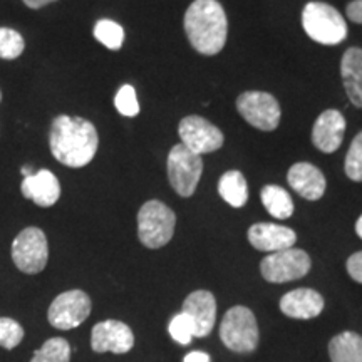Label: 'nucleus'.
Segmentation results:
<instances>
[{
  "instance_id": "obj_13",
  "label": "nucleus",
  "mask_w": 362,
  "mask_h": 362,
  "mask_svg": "<svg viewBox=\"0 0 362 362\" xmlns=\"http://www.w3.org/2000/svg\"><path fill=\"white\" fill-rule=\"evenodd\" d=\"M181 312L192 320L194 337H206L214 329L216 319V300L214 293L208 291L189 293L187 300L183 302V310Z\"/></svg>"
},
{
  "instance_id": "obj_11",
  "label": "nucleus",
  "mask_w": 362,
  "mask_h": 362,
  "mask_svg": "<svg viewBox=\"0 0 362 362\" xmlns=\"http://www.w3.org/2000/svg\"><path fill=\"white\" fill-rule=\"evenodd\" d=\"M181 144L192 149L197 155H208L223 146V133L206 121L205 117L192 115L181 119L178 126Z\"/></svg>"
},
{
  "instance_id": "obj_1",
  "label": "nucleus",
  "mask_w": 362,
  "mask_h": 362,
  "mask_svg": "<svg viewBox=\"0 0 362 362\" xmlns=\"http://www.w3.org/2000/svg\"><path fill=\"white\" fill-rule=\"evenodd\" d=\"M98 146V129L90 121L67 115L57 116L52 121L49 148L61 165L69 168H83L94 160Z\"/></svg>"
},
{
  "instance_id": "obj_22",
  "label": "nucleus",
  "mask_w": 362,
  "mask_h": 362,
  "mask_svg": "<svg viewBox=\"0 0 362 362\" xmlns=\"http://www.w3.org/2000/svg\"><path fill=\"white\" fill-rule=\"evenodd\" d=\"M260 197L267 211H269L274 218H291L293 214V202L291 194L285 192L282 187H277V185H267V187L262 189Z\"/></svg>"
},
{
  "instance_id": "obj_30",
  "label": "nucleus",
  "mask_w": 362,
  "mask_h": 362,
  "mask_svg": "<svg viewBox=\"0 0 362 362\" xmlns=\"http://www.w3.org/2000/svg\"><path fill=\"white\" fill-rule=\"evenodd\" d=\"M347 272H349L352 280L362 284V252H357L349 257V260H347Z\"/></svg>"
},
{
  "instance_id": "obj_29",
  "label": "nucleus",
  "mask_w": 362,
  "mask_h": 362,
  "mask_svg": "<svg viewBox=\"0 0 362 362\" xmlns=\"http://www.w3.org/2000/svg\"><path fill=\"white\" fill-rule=\"evenodd\" d=\"M170 334L173 341L183 344V346L192 342V339L194 337V327L189 317L185 315L183 312L175 315L170 322Z\"/></svg>"
},
{
  "instance_id": "obj_25",
  "label": "nucleus",
  "mask_w": 362,
  "mask_h": 362,
  "mask_svg": "<svg viewBox=\"0 0 362 362\" xmlns=\"http://www.w3.org/2000/svg\"><path fill=\"white\" fill-rule=\"evenodd\" d=\"M24 49L25 40L21 33L8 29V27H0V59L13 61L22 56Z\"/></svg>"
},
{
  "instance_id": "obj_26",
  "label": "nucleus",
  "mask_w": 362,
  "mask_h": 362,
  "mask_svg": "<svg viewBox=\"0 0 362 362\" xmlns=\"http://www.w3.org/2000/svg\"><path fill=\"white\" fill-rule=\"evenodd\" d=\"M24 339V327L17 320L0 317V347L12 351Z\"/></svg>"
},
{
  "instance_id": "obj_20",
  "label": "nucleus",
  "mask_w": 362,
  "mask_h": 362,
  "mask_svg": "<svg viewBox=\"0 0 362 362\" xmlns=\"http://www.w3.org/2000/svg\"><path fill=\"white\" fill-rule=\"evenodd\" d=\"M218 193L230 206H245L248 202V185L245 176L237 170L226 171L218 181Z\"/></svg>"
},
{
  "instance_id": "obj_17",
  "label": "nucleus",
  "mask_w": 362,
  "mask_h": 362,
  "mask_svg": "<svg viewBox=\"0 0 362 362\" xmlns=\"http://www.w3.org/2000/svg\"><path fill=\"white\" fill-rule=\"evenodd\" d=\"M288 185L305 200L315 202L322 198L327 181L317 166L310 163H296L287 175Z\"/></svg>"
},
{
  "instance_id": "obj_9",
  "label": "nucleus",
  "mask_w": 362,
  "mask_h": 362,
  "mask_svg": "<svg viewBox=\"0 0 362 362\" xmlns=\"http://www.w3.org/2000/svg\"><path fill=\"white\" fill-rule=\"evenodd\" d=\"M240 116L260 131H274L280 123V104L264 90H247L237 99Z\"/></svg>"
},
{
  "instance_id": "obj_4",
  "label": "nucleus",
  "mask_w": 362,
  "mask_h": 362,
  "mask_svg": "<svg viewBox=\"0 0 362 362\" xmlns=\"http://www.w3.org/2000/svg\"><path fill=\"white\" fill-rule=\"evenodd\" d=\"M176 226V215L163 202L149 200L144 203L138 214V237L144 247H165L173 238Z\"/></svg>"
},
{
  "instance_id": "obj_31",
  "label": "nucleus",
  "mask_w": 362,
  "mask_h": 362,
  "mask_svg": "<svg viewBox=\"0 0 362 362\" xmlns=\"http://www.w3.org/2000/svg\"><path fill=\"white\" fill-rule=\"evenodd\" d=\"M347 17L356 24H362V0H354L347 6Z\"/></svg>"
},
{
  "instance_id": "obj_33",
  "label": "nucleus",
  "mask_w": 362,
  "mask_h": 362,
  "mask_svg": "<svg viewBox=\"0 0 362 362\" xmlns=\"http://www.w3.org/2000/svg\"><path fill=\"white\" fill-rule=\"evenodd\" d=\"M22 2H24L29 8H34V11H37V8H42V7L49 6V4H52V2H57V0H22Z\"/></svg>"
},
{
  "instance_id": "obj_23",
  "label": "nucleus",
  "mask_w": 362,
  "mask_h": 362,
  "mask_svg": "<svg viewBox=\"0 0 362 362\" xmlns=\"http://www.w3.org/2000/svg\"><path fill=\"white\" fill-rule=\"evenodd\" d=\"M94 39L111 51H119L124 44V29L111 19H101L94 25Z\"/></svg>"
},
{
  "instance_id": "obj_15",
  "label": "nucleus",
  "mask_w": 362,
  "mask_h": 362,
  "mask_svg": "<svg viewBox=\"0 0 362 362\" xmlns=\"http://www.w3.org/2000/svg\"><path fill=\"white\" fill-rule=\"evenodd\" d=\"M21 189L27 200H33L40 208L54 206L61 198V183L49 170H39L37 173L27 175Z\"/></svg>"
},
{
  "instance_id": "obj_18",
  "label": "nucleus",
  "mask_w": 362,
  "mask_h": 362,
  "mask_svg": "<svg viewBox=\"0 0 362 362\" xmlns=\"http://www.w3.org/2000/svg\"><path fill=\"white\" fill-rule=\"evenodd\" d=\"M280 310L291 319H314L324 310V298L312 288H296L282 297Z\"/></svg>"
},
{
  "instance_id": "obj_16",
  "label": "nucleus",
  "mask_w": 362,
  "mask_h": 362,
  "mask_svg": "<svg viewBox=\"0 0 362 362\" xmlns=\"http://www.w3.org/2000/svg\"><path fill=\"white\" fill-rule=\"evenodd\" d=\"M248 240L252 247L260 252H280L292 248L297 235L292 228L275 223H255L248 230Z\"/></svg>"
},
{
  "instance_id": "obj_6",
  "label": "nucleus",
  "mask_w": 362,
  "mask_h": 362,
  "mask_svg": "<svg viewBox=\"0 0 362 362\" xmlns=\"http://www.w3.org/2000/svg\"><path fill=\"white\" fill-rule=\"evenodd\" d=\"M12 260L27 275L40 274L49 260L47 237L37 226H27L12 242Z\"/></svg>"
},
{
  "instance_id": "obj_5",
  "label": "nucleus",
  "mask_w": 362,
  "mask_h": 362,
  "mask_svg": "<svg viewBox=\"0 0 362 362\" xmlns=\"http://www.w3.org/2000/svg\"><path fill=\"white\" fill-rule=\"evenodd\" d=\"M221 342L238 354L255 351L259 346V325L248 307L235 305L226 312L220 325Z\"/></svg>"
},
{
  "instance_id": "obj_34",
  "label": "nucleus",
  "mask_w": 362,
  "mask_h": 362,
  "mask_svg": "<svg viewBox=\"0 0 362 362\" xmlns=\"http://www.w3.org/2000/svg\"><path fill=\"white\" fill-rule=\"evenodd\" d=\"M356 232L362 238V215L359 216V220H357V223H356Z\"/></svg>"
},
{
  "instance_id": "obj_24",
  "label": "nucleus",
  "mask_w": 362,
  "mask_h": 362,
  "mask_svg": "<svg viewBox=\"0 0 362 362\" xmlns=\"http://www.w3.org/2000/svg\"><path fill=\"white\" fill-rule=\"evenodd\" d=\"M71 361V346L66 339L54 337L35 351L30 362H69Z\"/></svg>"
},
{
  "instance_id": "obj_35",
  "label": "nucleus",
  "mask_w": 362,
  "mask_h": 362,
  "mask_svg": "<svg viewBox=\"0 0 362 362\" xmlns=\"http://www.w3.org/2000/svg\"><path fill=\"white\" fill-rule=\"evenodd\" d=\"M0 101H2V93H0Z\"/></svg>"
},
{
  "instance_id": "obj_10",
  "label": "nucleus",
  "mask_w": 362,
  "mask_h": 362,
  "mask_svg": "<svg viewBox=\"0 0 362 362\" xmlns=\"http://www.w3.org/2000/svg\"><path fill=\"white\" fill-rule=\"evenodd\" d=\"M90 298L83 291H67L54 298L49 307L47 319L52 327L71 330L78 327L90 314Z\"/></svg>"
},
{
  "instance_id": "obj_21",
  "label": "nucleus",
  "mask_w": 362,
  "mask_h": 362,
  "mask_svg": "<svg viewBox=\"0 0 362 362\" xmlns=\"http://www.w3.org/2000/svg\"><path fill=\"white\" fill-rule=\"evenodd\" d=\"M329 356L332 362H362V337L356 332H342L330 341Z\"/></svg>"
},
{
  "instance_id": "obj_28",
  "label": "nucleus",
  "mask_w": 362,
  "mask_h": 362,
  "mask_svg": "<svg viewBox=\"0 0 362 362\" xmlns=\"http://www.w3.org/2000/svg\"><path fill=\"white\" fill-rule=\"evenodd\" d=\"M346 175L352 181H362V131L356 136L347 151Z\"/></svg>"
},
{
  "instance_id": "obj_27",
  "label": "nucleus",
  "mask_w": 362,
  "mask_h": 362,
  "mask_svg": "<svg viewBox=\"0 0 362 362\" xmlns=\"http://www.w3.org/2000/svg\"><path fill=\"white\" fill-rule=\"evenodd\" d=\"M115 106L117 112L126 117H134L139 115V103H138V96H136V89L133 86L129 84L121 86L119 90L116 93Z\"/></svg>"
},
{
  "instance_id": "obj_19",
  "label": "nucleus",
  "mask_w": 362,
  "mask_h": 362,
  "mask_svg": "<svg viewBox=\"0 0 362 362\" xmlns=\"http://www.w3.org/2000/svg\"><path fill=\"white\" fill-rule=\"evenodd\" d=\"M341 74L349 101L356 107H362V49H347L342 56Z\"/></svg>"
},
{
  "instance_id": "obj_32",
  "label": "nucleus",
  "mask_w": 362,
  "mask_h": 362,
  "mask_svg": "<svg viewBox=\"0 0 362 362\" xmlns=\"http://www.w3.org/2000/svg\"><path fill=\"white\" fill-rule=\"evenodd\" d=\"M185 362H210V356H208L206 352L194 351L189 352V354L185 357Z\"/></svg>"
},
{
  "instance_id": "obj_3",
  "label": "nucleus",
  "mask_w": 362,
  "mask_h": 362,
  "mask_svg": "<svg viewBox=\"0 0 362 362\" xmlns=\"http://www.w3.org/2000/svg\"><path fill=\"white\" fill-rule=\"evenodd\" d=\"M302 25L307 35L324 45L341 44L347 35V24L336 8L324 2L307 4L302 12Z\"/></svg>"
},
{
  "instance_id": "obj_2",
  "label": "nucleus",
  "mask_w": 362,
  "mask_h": 362,
  "mask_svg": "<svg viewBox=\"0 0 362 362\" xmlns=\"http://www.w3.org/2000/svg\"><path fill=\"white\" fill-rule=\"evenodd\" d=\"M185 33L200 54L215 56L226 44L228 21L216 0H194L185 13Z\"/></svg>"
},
{
  "instance_id": "obj_12",
  "label": "nucleus",
  "mask_w": 362,
  "mask_h": 362,
  "mask_svg": "<svg viewBox=\"0 0 362 362\" xmlns=\"http://www.w3.org/2000/svg\"><path fill=\"white\" fill-rule=\"evenodd\" d=\"M134 334L129 325L121 320H103L93 327L90 347L94 352H115L126 354L133 349Z\"/></svg>"
},
{
  "instance_id": "obj_14",
  "label": "nucleus",
  "mask_w": 362,
  "mask_h": 362,
  "mask_svg": "<svg viewBox=\"0 0 362 362\" xmlns=\"http://www.w3.org/2000/svg\"><path fill=\"white\" fill-rule=\"evenodd\" d=\"M346 133V119L336 110H327L317 117L312 128V143L322 153L337 151Z\"/></svg>"
},
{
  "instance_id": "obj_8",
  "label": "nucleus",
  "mask_w": 362,
  "mask_h": 362,
  "mask_svg": "<svg viewBox=\"0 0 362 362\" xmlns=\"http://www.w3.org/2000/svg\"><path fill=\"white\" fill-rule=\"evenodd\" d=\"M310 265V257L307 252L292 247L267 255L260 264V272L267 282L285 284L305 277Z\"/></svg>"
},
{
  "instance_id": "obj_7",
  "label": "nucleus",
  "mask_w": 362,
  "mask_h": 362,
  "mask_svg": "<svg viewBox=\"0 0 362 362\" xmlns=\"http://www.w3.org/2000/svg\"><path fill=\"white\" fill-rule=\"evenodd\" d=\"M203 173V160L185 144L178 143L168 155V178L171 187L180 197H192L200 183Z\"/></svg>"
}]
</instances>
